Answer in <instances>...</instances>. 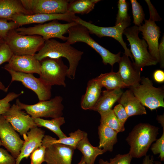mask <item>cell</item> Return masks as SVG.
Here are the masks:
<instances>
[{
    "label": "cell",
    "instance_id": "d6a6232c",
    "mask_svg": "<svg viewBox=\"0 0 164 164\" xmlns=\"http://www.w3.org/2000/svg\"><path fill=\"white\" fill-rule=\"evenodd\" d=\"M132 9L133 16V23L135 26L138 27L142 24L145 20L143 8L136 0H130Z\"/></svg>",
    "mask_w": 164,
    "mask_h": 164
},
{
    "label": "cell",
    "instance_id": "44dd1931",
    "mask_svg": "<svg viewBox=\"0 0 164 164\" xmlns=\"http://www.w3.org/2000/svg\"><path fill=\"white\" fill-rule=\"evenodd\" d=\"M102 88L96 78L88 81L85 93L81 99L80 106L82 109H92L101 95Z\"/></svg>",
    "mask_w": 164,
    "mask_h": 164
},
{
    "label": "cell",
    "instance_id": "603a6c76",
    "mask_svg": "<svg viewBox=\"0 0 164 164\" xmlns=\"http://www.w3.org/2000/svg\"><path fill=\"white\" fill-rule=\"evenodd\" d=\"M32 14L26 10L20 0H0V19L12 21L15 15Z\"/></svg>",
    "mask_w": 164,
    "mask_h": 164
},
{
    "label": "cell",
    "instance_id": "cb8c5ba5",
    "mask_svg": "<svg viewBox=\"0 0 164 164\" xmlns=\"http://www.w3.org/2000/svg\"><path fill=\"white\" fill-rule=\"evenodd\" d=\"M121 88L106 90L102 92V94L92 110L98 113L111 109L114 104L121 97L123 91Z\"/></svg>",
    "mask_w": 164,
    "mask_h": 164
},
{
    "label": "cell",
    "instance_id": "f546056e",
    "mask_svg": "<svg viewBox=\"0 0 164 164\" xmlns=\"http://www.w3.org/2000/svg\"><path fill=\"white\" fill-rule=\"evenodd\" d=\"M100 0H77L70 1L67 6L68 12L73 14H87L94 8Z\"/></svg>",
    "mask_w": 164,
    "mask_h": 164
},
{
    "label": "cell",
    "instance_id": "d6986e66",
    "mask_svg": "<svg viewBox=\"0 0 164 164\" xmlns=\"http://www.w3.org/2000/svg\"><path fill=\"white\" fill-rule=\"evenodd\" d=\"M129 57L124 54L118 62L119 65L118 72L126 87L139 84L141 78V70L136 66L134 62L131 61Z\"/></svg>",
    "mask_w": 164,
    "mask_h": 164
},
{
    "label": "cell",
    "instance_id": "f35d334b",
    "mask_svg": "<svg viewBox=\"0 0 164 164\" xmlns=\"http://www.w3.org/2000/svg\"><path fill=\"white\" fill-rule=\"evenodd\" d=\"M13 55L8 45L4 42L0 47V65L8 62Z\"/></svg>",
    "mask_w": 164,
    "mask_h": 164
},
{
    "label": "cell",
    "instance_id": "ffe728a7",
    "mask_svg": "<svg viewBox=\"0 0 164 164\" xmlns=\"http://www.w3.org/2000/svg\"><path fill=\"white\" fill-rule=\"evenodd\" d=\"M45 131L37 127L32 128L27 133L20 154L15 159L16 164H19L24 158H27L36 149L42 145Z\"/></svg>",
    "mask_w": 164,
    "mask_h": 164
},
{
    "label": "cell",
    "instance_id": "30bf717a",
    "mask_svg": "<svg viewBox=\"0 0 164 164\" xmlns=\"http://www.w3.org/2000/svg\"><path fill=\"white\" fill-rule=\"evenodd\" d=\"M40 62L41 73L39 78L47 84L66 87L65 79L68 67L63 62L62 58L46 57Z\"/></svg>",
    "mask_w": 164,
    "mask_h": 164
},
{
    "label": "cell",
    "instance_id": "e0dca14e",
    "mask_svg": "<svg viewBox=\"0 0 164 164\" xmlns=\"http://www.w3.org/2000/svg\"><path fill=\"white\" fill-rule=\"evenodd\" d=\"M75 149L71 146L55 143L46 147L44 162L47 164H71Z\"/></svg>",
    "mask_w": 164,
    "mask_h": 164
},
{
    "label": "cell",
    "instance_id": "2e32d148",
    "mask_svg": "<svg viewBox=\"0 0 164 164\" xmlns=\"http://www.w3.org/2000/svg\"><path fill=\"white\" fill-rule=\"evenodd\" d=\"M8 62L3 67L5 70H11L26 73L40 74V62L34 56L13 54Z\"/></svg>",
    "mask_w": 164,
    "mask_h": 164
},
{
    "label": "cell",
    "instance_id": "5b68a950",
    "mask_svg": "<svg viewBox=\"0 0 164 164\" xmlns=\"http://www.w3.org/2000/svg\"><path fill=\"white\" fill-rule=\"evenodd\" d=\"M138 27L134 26L126 28L123 34L126 36L130 46V52L134 58L136 66L142 70L146 66L156 65L158 62L150 54L148 45L144 39L138 36Z\"/></svg>",
    "mask_w": 164,
    "mask_h": 164
},
{
    "label": "cell",
    "instance_id": "ac0fdd59",
    "mask_svg": "<svg viewBox=\"0 0 164 164\" xmlns=\"http://www.w3.org/2000/svg\"><path fill=\"white\" fill-rule=\"evenodd\" d=\"M77 17L75 14L70 12L64 14L39 13L31 15L20 14L14 16L12 21L15 22L20 26L23 25L32 23H42L55 20H61L71 22H75Z\"/></svg>",
    "mask_w": 164,
    "mask_h": 164
},
{
    "label": "cell",
    "instance_id": "5bb4252c",
    "mask_svg": "<svg viewBox=\"0 0 164 164\" xmlns=\"http://www.w3.org/2000/svg\"><path fill=\"white\" fill-rule=\"evenodd\" d=\"M0 139L2 145L15 158L20 154L24 142L11 124L0 115Z\"/></svg>",
    "mask_w": 164,
    "mask_h": 164
},
{
    "label": "cell",
    "instance_id": "c3c4849f",
    "mask_svg": "<svg viewBox=\"0 0 164 164\" xmlns=\"http://www.w3.org/2000/svg\"><path fill=\"white\" fill-rule=\"evenodd\" d=\"M77 164H86L84 161L83 156H82L80 161Z\"/></svg>",
    "mask_w": 164,
    "mask_h": 164
},
{
    "label": "cell",
    "instance_id": "7dc6e473",
    "mask_svg": "<svg viewBox=\"0 0 164 164\" xmlns=\"http://www.w3.org/2000/svg\"><path fill=\"white\" fill-rule=\"evenodd\" d=\"M99 164H110L107 161H104L103 159H100L99 160Z\"/></svg>",
    "mask_w": 164,
    "mask_h": 164
},
{
    "label": "cell",
    "instance_id": "b9f144b4",
    "mask_svg": "<svg viewBox=\"0 0 164 164\" xmlns=\"http://www.w3.org/2000/svg\"><path fill=\"white\" fill-rule=\"evenodd\" d=\"M159 54L160 67H164V36L163 35L158 47Z\"/></svg>",
    "mask_w": 164,
    "mask_h": 164
},
{
    "label": "cell",
    "instance_id": "9c48e42d",
    "mask_svg": "<svg viewBox=\"0 0 164 164\" xmlns=\"http://www.w3.org/2000/svg\"><path fill=\"white\" fill-rule=\"evenodd\" d=\"M63 99L60 96L50 100L39 101L32 105H28L16 100L15 104L21 110H24L33 118L45 117L53 118L62 116L64 106Z\"/></svg>",
    "mask_w": 164,
    "mask_h": 164
},
{
    "label": "cell",
    "instance_id": "7bdbcfd3",
    "mask_svg": "<svg viewBox=\"0 0 164 164\" xmlns=\"http://www.w3.org/2000/svg\"><path fill=\"white\" fill-rule=\"evenodd\" d=\"M153 78L156 82L162 83L164 81V72L161 70H157L154 72Z\"/></svg>",
    "mask_w": 164,
    "mask_h": 164
},
{
    "label": "cell",
    "instance_id": "4fadbf2b",
    "mask_svg": "<svg viewBox=\"0 0 164 164\" xmlns=\"http://www.w3.org/2000/svg\"><path fill=\"white\" fill-rule=\"evenodd\" d=\"M24 8L32 14H64L67 13L70 1L67 0H20Z\"/></svg>",
    "mask_w": 164,
    "mask_h": 164
},
{
    "label": "cell",
    "instance_id": "e575fe53",
    "mask_svg": "<svg viewBox=\"0 0 164 164\" xmlns=\"http://www.w3.org/2000/svg\"><path fill=\"white\" fill-rule=\"evenodd\" d=\"M22 93L17 94L10 92L4 98L0 100V115L5 113L11 107L10 102L17 98Z\"/></svg>",
    "mask_w": 164,
    "mask_h": 164
},
{
    "label": "cell",
    "instance_id": "f1b7e54d",
    "mask_svg": "<svg viewBox=\"0 0 164 164\" xmlns=\"http://www.w3.org/2000/svg\"><path fill=\"white\" fill-rule=\"evenodd\" d=\"M33 119L37 127H43L49 129L56 134L59 139L67 137L60 129L61 126L65 122L63 117L61 116L51 120L44 119L40 118Z\"/></svg>",
    "mask_w": 164,
    "mask_h": 164
},
{
    "label": "cell",
    "instance_id": "52a82bcc",
    "mask_svg": "<svg viewBox=\"0 0 164 164\" xmlns=\"http://www.w3.org/2000/svg\"><path fill=\"white\" fill-rule=\"evenodd\" d=\"M145 1L149 8L150 17L148 20L145 19V23L138 27V29L139 32H142V38L148 45L149 53L159 63V39L161 32L160 28L155 22L160 21L161 18L150 1L146 0Z\"/></svg>",
    "mask_w": 164,
    "mask_h": 164
},
{
    "label": "cell",
    "instance_id": "d4e9b609",
    "mask_svg": "<svg viewBox=\"0 0 164 164\" xmlns=\"http://www.w3.org/2000/svg\"><path fill=\"white\" fill-rule=\"evenodd\" d=\"M118 133L114 130L100 123L98 127L99 139L98 148H102L104 152L108 151H112L114 145L117 142Z\"/></svg>",
    "mask_w": 164,
    "mask_h": 164
},
{
    "label": "cell",
    "instance_id": "f6af8a7d",
    "mask_svg": "<svg viewBox=\"0 0 164 164\" xmlns=\"http://www.w3.org/2000/svg\"><path fill=\"white\" fill-rule=\"evenodd\" d=\"M157 119L162 126L164 127V115L158 116Z\"/></svg>",
    "mask_w": 164,
    "mask_h": 164
},
{
    "label": "cell",
    "instance_id": "836d02e7",
    "mask_svg": "<svg viewBox=\"0 0 164 164\" xmlns=\"http://www.w3.org/2000/svg\"><path fill=\"white\" fill-rule=\"evenodd\" d=\"M18 25L12 21L8 22L5 19H0V38L4 39L11 30L19 27Z\"/></svg>",
    "mask_w": 164,
    "mask_h": 164
},
{
    "label": "cell",
    "instance_id": "1f68e13d",
    "mask_svg": "<svg viewBox=\"0 0 164 164\" xmlns=\"http://www.w3.org/2000/svg\"><path fill=\"white\" fill-rule=\"evenodd\" d=\"M129 4L125 0H119L118 2V10L116 15L115 25L126 22H131L130 17L128 14Z\"/></svg>",
    "mask_w": 164,
    "mask_h": 164
},
{
    "label": "cell",
    "instance_id": "83f0119b",
    "mask_svg": "<svg viewBox=\"0 0 164 164\" xmlns=\"http://www.w3.org/2000/svg\"><path fill=\"white\" fill-rule=\"evenodd\" d=\"M96 78L102 87H105L106 90L126 87L118 72L112 71L109 73H101Z\"/></svg>",
    "mask_w": 164,
    "mask_h": 164
},
{
    "label": "cell",
    "instance_id": "7402d4cb",
    "mask_svg": "<svg viewBox=\"0 0 164 164\" xmlns=\"http://www.w3.org/2000/svg\"><path fill=\"white\" fill-rule=\"evenodd\" d=\"M118 101L123 106L128 117L147 113L144 106L130 90L123 92Z\"/></svg>",
    "mask_w": 164,
    "mask_h": 164
},
{
    "label": "cell",
    "instance_id": "ba28073f",
    "mask_svg": "<svg viewBox=\"0 0 164 164\" xmlns=\"http://www.w3.org/2000/svg\"><path fill=\"white\" fill-rule=\"evenodd\" d=\"M76 22L62 24L55 20L44 24H39L28 27H19L15 29L19 34L25 35H38L45 41L52 38H57L67 41V37L63 35L67 32L72 26L77 24Z\"/></svg>",
    "mask_w": 164,
    "mask_h": 164
},
{
    "label": "cell",
    "instance_id": "3957f363",
    "mask_svg": "<svg viewBox=\"0 0 164 164\" xmlns=\"http://www.w3.org/2000/svg\"><path fill=\"white\" fill-rule=\"evenodd\" d=\"M68 36L66 43L71 45L78 42L86 43L94 50L101 56L104 64H110L112 67L121 58V52L114 54L95 41L90 36L88 30L79 24L73 26L68 29Z\"/></svg>",
    "mask_w": 164,
    "mask_h": 164
},
{
    "label": "cell",
    "instance_id": "4dcf8cb0",
    "mask_svg": "<svg viewBox=\"0 0 164 164\" xmlns=\"http://www.w3.org/2000/svg\"><path fill=\"white\" fill-rule=\"evenodd\" d=\"M101 117L100 123L114 130L118 133L125 131L124 125L121 124L116 117L113 109L99 113Z\"/></svg>",
    "mask_w": 164,
    "mask_h": 164
},
{
    "label": "cell",
    "instance_id": "484cf974",
    "mask_svg": "<svg viewBox=\"0 0 164 164\" xmlns=\"http://www.w3.org/2000/svg\"><path fill=\"white\" fill-rule=\"evenodd\" d=\"M76 149L81 152L86 164H94L97 156L105 153L102 149L91 145L89 141L87 133L83 138L77 143Z\"/></svg>",
    "mask_w": 164,
    "mask_h": 164
},
{
    "label": "cell",
    "instance_id": "d590c367",
    "mask_svg": "<svg viewBox=\"0 0 164 164\" xmlns=\"http://www.w3.org/2000/svg\"><path fill=\"white\" fill-rule=\"evenodd\" d=\"M161 136L156 140L155 143L152 145L151 150L154 155L159 154V157L161 161L164 160V127Z\"/></svg>",
    "mask_w": 164,
    "mask_h": 164
},
{
    "label": "cell",
    "instance_id": "7a4b0ae2",
    "mask_svg": "<svg viewBox=\"0 0 164 164\" xmlns=\"http://www.w3.org/2000/svg\"><path fill=\"white\" fill-rule=\"evenodd\" d=\"M159 129L148 123H140L135 126L126 139L130 146L129 153L132 158L146 155L151 144L157 140Z\"/></svg>",
    "mask_w": 164,
    "mask_h": 164
},
{
    "label": "cell",
    "instance_id": "8992f818",
    "mask_svg": "<svg viewBox=\"0 0 164 164\" xmlns=\"http://www.w3.org/2000/svg\"><path fill=\"white\" fill-rule=\"evenodd\" d=\"M140 82L141 84L130 87V90L142 104L151 111L164 107L163 89L154 87L152 81L148 77H141Z\"/></svg>",
    "mask_w": 164,
    "mask_h": 164
},
{
    "label": "cell",
    "instance_id": "60d3db41",
    "mask_svg": "<svg viewBox=\"0 0 164 164\" xmlns=\"http://www.w3.org/2000/svg\"><path fill=\"white\" fill-rule=\"evenodd\" d=\"M0 164H16L15 159L7 150L0 148Z\"/></svg>",
    "mask_w": 164,
    "mask_h": 164
},
{
    "label": "cell",
    "instance_id": "8fae6325",
    "mask_svg": "<svg viewBox=\"0 0 164 164\" xmlns=\"http://www.w3.org/2000/svg\"><path fill=\"white\" fill-rule=\"evenodd\" d=\"M75 22L86 27L90 33L95 34L99 38L109 37L118 41L124 49V54L130 57L133 61V56L129 49L127 47L126 44L124 42L122 37L124 30L129 27L130 25L131 22H123L115 25L114 26L109 27H103L96 26L83 20L78 17H77Z\"/></svg>",
    "mask_w": 164,
    "mask_h": 164
},
{
    "label": "cell",
    "instance_id": "277c9868",
    "mask_svg": "<svg viewBox=\"0 0 164 164\" xmlns=\"http://www.w3.org/2000/svg\"><path fill=\"white\" fill-rule=\"evenodd\" d=\"M4 40L13 54L20 56H34L45 42L40 36L20 35L15 29L10 31Z\"/></svg>",
    "mask_w": 164,
    "mask_h": 164
},
{
    "label": "cell",
    "instance_id": "74e56055",
    "mask_svg": "<svg viewBox=\"0 0 164 164\" xmlns=\"http://www.w3.org/2000/svg\"><path fill=\"white\" fill-rule=\"evenodd\" d=\"M113 110L119 122L124 125L125 122L129 117L123 106L119 104L115 106Z\"/></svg>",
    "mask_w": 164,
    "mask_h": 164
},
{
    "label": "cell",
    "instance_id": "7c38bea8",
    "mask_svg": "<svg viewBox=\"0 0 164 164\" xmlns=\"http://www.w3.org/2000/svg\"><path fill=\"white\" fill-rule=\"evenodd\" d=\"M11 76V80L9 86L13 82H21L25 87L34 91L37 95L39 101L48 100L51 96L52 86L43 82L39 78L36 77L32 74L26 73L5 70Z\"/></svg>",
    "mask_w": 164,
    "mask_h": 164
},
{
    "label": "cell",
    "instance_id": "ab89813d",
    "mask_svg": "<svg viewBox=\"0 0 164 164\" xmlns=\"http://www.w3.org/2000/svg\"><path fill=\"white\" fill-rule=\"evenodd\" d=\"M132 157L128 153L124 154H118L110 159V164H131Z\"/></svg>",
    "mask_w": 164,
    "mask_h": 164
},
{
    "label": "cell",
    "instance_id": "8d00e7d4",
    "mask_svg": "<svg viewBox=\"0 0 164 164\" xmlns=\"http://www.w3.org/2000/svg\"><path fill=\"white\" fill-rule=\"evenodd\" d=\"M46 147L43 145L34 150L30 155V164H41L44 162Z\"/></svg>",
    "mask_w": 164,
    "mask_h": 164
},
{
    "label": "cell",
    "instance_id": "bcb514c9",
    "mask_svg": "<svg viewBox=\"0 0 164 164\" xmlns=\"http://www.w3.org/2000/svg\"><path fill=\"white\" fill-rule=\"evenodd\" d=\"M8 89V87H6L0 80V90L4 92H7Z\"/></svg>",
    "mask_w": 164,
    "mask_h": 164
},
{
    "label": "cell",
    "instance_id": "6da1fadb",
    "mask_svg": "<svg viewBox=\"0 0 164 164\" xmlns=\"http://www.w3.org/2000/svg\"><path fill=\"white\" fill-rule=\"evenodd\" d=\"M38 52L34 56L39 61L46 57L66 58L69 63L67 77L72 80L75 78L77 68L84 53L66 42L62 43L53 39L45 41Z\"/></svg>",
    "mask_w": 164,
    "mask_h": 164
},
{
    "label": "cell",
    "instance_id": "ee69618b",
    "mask_svg": "<svg viewBox=\"0 0 164 164\" xmlns=\"http://www.w3.org/2000/svg\"><path fill=\"white\" fill-rule=\"evenodd\" d=\"M142 164H154V159L153 156L145 155L143 159Z\"/></svg>",
    "mask_w": 164,
    "mask_h": 164
},
{
    "label": "cell",
    "instance_id": "4316f807",
    "mask_svg": "<svg viewBox=\"0 0 164 164\" xmlns=\"http://www.w3.org/2000/svg\"><path fill=\"white\" fill-rule=\"evenodd\" d=\"M86 132L78 129L74 132L69 134V136L66 138L56 139L49 135H45L42 143V145L46 148L47 146L55 143L71 146L76 149V146L79 142L84 136Z\"/></svg>",
    "mask_w": 164,
    "mask_h": 164
},
{
    "label": "cell",
    "instance_id": "681fc988",
    "mask_svg": "<svg viewBox=\"0 0 164 164\" xmlns=\"http://www.w3.org/2000/svg\"><path fill=\"white\" fill-rule=\"evenodd\" d=\"M5 42L3 39L0 38V47Z\"/></svg>",
    "mask_w": 164,
    "mask_h": 164
},
{
    "label": "cell",
    "instance_id": "f907efd6",
    "mask_svg": "<svg viewBox=\"0 0 164 164\" xmlns=\"http://www.w3.org/2000/svg\"><path fill=\"white\" fill-rule=\"evenodd\" d=\"M2 145V144L1 141L0 139V147Z\"/></svg>",
    "mask_w": 164,
    "mask_h": 164
},
{
    "label": "cell",
    "instance_id": "9a60e30c",
    "mask_svg": "<svg viewBox=\"0 0 164 164\" xmlns=\"http://www.w3.org/2000/svg\"><path fill=\"white\" fill-rule=\"evenodd\" d=\"M2 115L24 139L27 137V133L29 129L37 127L33 118L15 104Z\"/></svg>",
    "mask_w": 164,
    "mask_h": 164
}]
</instances>
